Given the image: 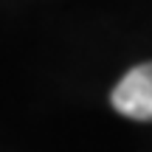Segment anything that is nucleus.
Segmentation results:
<instances>
[{
  "label": "nucleus",
  "mask_w": 152,
  "mask_h": 152,
  "mask_svg": "<svg viewBox=\"0 0 152 152\" xmlns=\"http://www.w3.org/2000/svg\"><path fill=\"white\" fill-rule=\"evenodd\" d=\"M113 102L115 113L127 115L135 121H152V62L135 65L124 79L113 87Z\"/></svg>",
  "instance_id": "f257e3e1"
}]
</instances>
